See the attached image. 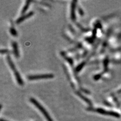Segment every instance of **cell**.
<instances>
[{"mask_svg":"<svg viewBox=\"0 0 121 121\" xmlns=\"http://www.w3.org/2000/svg\"><path fill=\"white\" fill-rule=\"evenodd\" d=\"M13 50H14V53L16 56V57L18 58L19 56V52L18 50V47L17 43H13Z\"/></svg>","mask_w":121,"mask_h":121,"instance_id":"7","label":"cell"},{"mask_svg":"<svg viewBox=\"0 0 121 121\" xmlns=\"http://www.w3.org/2000/svg\"><path fill=\"white\" fill-rule=\"evenodd\" d=\"M30 2H31L30 1H27V2H26V4L24 6V7H23V8L22 11V14H24L26 12V11L27 10V9L28 8V7H29V6L30 5Z\"/></svg>","mask_w":121,"mask_h":121,"instance_id":"8","label":"cell"},{"mask_svg":"<svg viewBox=\"0 0 121 121\" xmlns=\"http://www.w3.org/2000/svg\"><path fill=\"white\" fill-rule=\"evenodd\" d=\"M30 101H31L32 103H33L34 104H35L36 107H37L38 108H39V110L41 112H42L45 118L47 119V120L48 121H53L52 120L50 117V115H48V113L46 111V110H45V109L43 108L42 105L39 103V102H38L37 100H36L35 99H34V98H30Z\"/></svg>","mask_w":121,"mask_h":121,"instance_id":"2","label":"cell"},{"mask_svg":"<svg viewBox=\"0 0 121 121\" xmlns=\"http://www.w3.org/2000/svg\"><path fill=\"white\" fill-rule=\"evenodd\" d=\"M1 121H5V120H1Z\"/></svg>","mask_w":121,"mask_h":121,"instance_id":"12","label":"cell"},{"mask_svg":"<svg viewBox=\"0 0 121 121\" xmlns=\"http://www.w3.org/2000/svg\"><path fill=\"white\" fill-rule=\"evenodd\" d=\"M11 33H12V35H16V32L14 30V29L13 28H11Z\"/></svg>","mask_w":121,"mask_h":121,"instance_id":"10","label":"cell"},{"mask_svg":"<svg viewBox=\"0 0 121 121\" xmlns=\"http://www.w3.org/2000/svg\"><path fill=\"white\" fill-rule=\"evenodd\" d=\"M54 77V75L52 74H41V75H30L28 77V79L29 80H36V79H50Z\"/></svg>","mask_w":121,"mask_h":121,"instance_id":"3","label":"cell"},{"mask_svg":"<svg viewBox=\"0 0 121 121\" xmlns=\"http://www.w3.org/2000/svg\"><path fill=\"white\" fill-rule=\"evenodd\" d=\"M33 14V12H29V13L26 14V15H24V16H23L20 17L19 19H18V20L16 21V23L17 24L20 23L22 22V21H23L25 19H27V18H29L30 17H31Z\"/></svg>","mask_w":121,"mask_h":121,"instance_id":"5","label":"cell"},{"mask_svg":"<svg viewBox=\"0 0 121 121\" xmlns=\"http://www.w3.org/2000/svg\"><path fill=\"white\" fill-rule=\"evenodd\" d=\"M97 112H98L100 113H102V114H104V115H111L112 116H114L116 117H117V118H119L120 117V115L116 112H107L103 109H100L99 108L96 110Z\"/></svg>","mask_w":121,"mask_h":121,"instance_id":"4","label":"cell"},{"mask_svg":"<svg viewBox=\"0 0 121 121\" xmlns=\"http://www.w3.org/2000/svg\"><path fill=\"white\" fill-rule=\"evenodd\" d=\"M7 60H8V63L9 64V66H10V68H11V69H12V70H13L14 72V74L15 76L16 79H17V82L18 83V84L20 85H23V80L21 78V76H20L19 73H18V72L17 71V69H16V68H15L14 64H13L12 60H11V59L9 56H7Z\"/></svg>","mask_w":121,"mask_h":121,"instance_id":"1","label":"cell"},{"mask_svg":"<svg viewBox=\"0 0 121 121\" xmlns=\"http://www.w3.org/2000/svg\"><path fill=\"white\" fill-rule=\"evenodd\" d=\"M76 1H73L71 5V19L73 21L75 20V7H76V4L75 3Z\"/></svg>","mask_w":121,"mask_h":121,"instance_id":"6","label":"cell"},{"mask_svg":"<svg viewBox=\"0 0 121 121\" xmlns=\"http://www.w3.org/2000/svg\"><path fill=\"white\" fill-rule=\"evenodd\" d=\"M9 51L7 50H1V53L2 54H5V53H7Z\"/></svg>","mask_w":121,"mask_h":121,"instance_id":"11","label":"cell"},{"mask_svg":"<svg viewBox=\"0 0 121 121\" xmlns=\"http://www.w3.org/2000/svg\"><path fill=\"white\" fill-rule=\"evenodd\" d=\"M77 94L82 98V99L85 100L86 102H87V103H88V104H89V103H90V102L89 101V100L87 99V98H85V97L83 96L82 95V94H81L80 93H79V92H77Z\"/></svg>","mask_w":121,"mask_h":121,"instance_id":"9","label":"cell"}]
</instances>
